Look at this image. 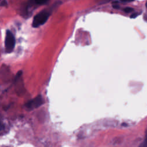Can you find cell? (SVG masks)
Segmentation results:
<instances>
[{"label":"cell","mask_w":147,"mask_h":147,"mask_svg":"<svg viewBox=\"0 0 147 147\" xmlns=\"http://www.w3.org/2000/svg\"><path fill=\"white\" fill-rule=\"evenodd\" d=\"M139 147H147V130L145 133V138L144 141L140 145Z\"/></svg>","instance_id":"277c9868"},{"label":"cell","mask_w":147,"mask_h":147,"mask_svg":"<svg viewBox=\"0 0 147 147\" xmlns=\"http://www.w3.org/2000/svg\"><path fill=\"white\" fill-rule=\"evenodd\" d=\"M146 8H147V2L146 3Z\"/></svg>","instance_id":"7c38bea8"},{"label":"cell","mask_w":147,"mask_h":147,"mask_svg":"<svg viewBox=\"0 0 147 147\" xmlns=\"http://www.w3.org/2000/svg\"><path fill=\"white\" fill-rule=\"evenodd\" d=\"M7 5H8V3H7V1H6V0H3V1H1V5L2 7H5V6H7Z\"/></svg>","instance_id":"52a82bcc"},{"label":"cell","mask_w":147,"mask_h":147,"mask_svg":"<svg viewBox=\"0 0 147 147\" xmlns=\"http://www.w3.org/2000/svg\"><path fill=\"white\" fill-rule=\"evenodd\" d=\"M50 13L46 10H44L34 17L32 26L34 28H37L42 25H43L50 17Z\"/></svg>","instance_id":"6da1fadb"},{"label":"cell","mask_w":147,"mask_h":147,"mask_svg":"<svg viewBox=\"0 0 147 147\" xmlns=\"http://www.w3.org/2000/svg\"><path fill=\"white\" fill-rule=\"evenodd\" d=\"M113 8H114V9H120V7L118 5H113Z\"/></svg>","instance_id":"30bf717a"},{"label":"cell","mask_w":147,"mask_h":147,"mask_svg":"<svg viewBox=\"0 0 147 147\" xmlns=\"http://www.w3.org/2000/svg\"><path fill=\"white\" fill-rule=\"evenodd\" d=\"M144 20H145L146 21H147V15L144 16Z\"/></svg>","instance_id":"8fae6325"},{"label":"cell","mask_w":147,"mask_h":147,"mask_svg":"<svg viewBox=\"0 0 147 147\" xmlns=\"http://www.w3.org/2000/svg\"><path fill=\"white\" fill-rule=\"evenodd\" d=\"M44 103V100L41 95H39L33 100L30 101L28 103H27L25 105L26 109L28 110H31L37 108L40 106Z\"/></svg>","instance_id":"3957f363"},{"label":"cell","mask_w":147,"mask_h":147,"mask_svg":"<svg viewBox=\"0 0 147 147\" xmlns=\"http://www.w3.org/2000/svg\"><path fill=\"white\" fill-rule=\"evenodd\" d=\"M15 39L13 33L9 30L6 32V37L5 40V51L7 53H12L15 47Z\"/></svg>","instance_id":"7a4b0ae2"},{"label":"cell","mask_w":147,"mask_h":147,"mask_svg":"<svg viewBox=\"0 0 147 147\" xmlns=\"http://www.w3.org/2000/svg\"><path fill=\"white\" fill-rule=\"evenodd\" d=\"M124 11L125 12V13H130L132 11H133V8H126L124 9Z\"/></svg>","instance_id":"8992f818"},{"label":"cell","mask_w":147,"mask_h":147,"mask_svg":"<svg viewBox=\"0 0 147 147\" xmlns=\"http://www.w3.org/2000/svg\"><path fill=\"white\" fill-rule=\"evenodd\" d=\"M139 15V13H133L130 16V18L131 19H135L136 17H137Z\"/></svg>","instance_id":"ba28073f"},{"label":"cell","mask_w":147,"mask_h":147,"mask_svg":"<svg viewBox=\"0 0 147 147\" xmlns=\"http://www.w3.org/2000/svg\"><path fill=\"white\" fill-rule=\"evenodd\" d=\"M122 2H125V3H130V2H133L134 0H120Z\"/></svg>","instance_id":"9c48e42d"},{"label":"cell","mask_w":147,"mask_h":147,"mask_svg":"<svg viewBox=\"0 0 147 147\" xmlns=\"http://www.w3.org/2000/svg\"><path fill=\"white\" fill-rule=\"evenodd\" d=\"M48 1V0H35V2L37 5H44Z\"/></svg>","instance_id":"5b68a950"}]
</instances>
